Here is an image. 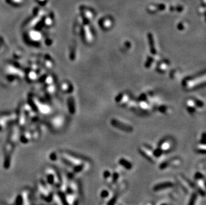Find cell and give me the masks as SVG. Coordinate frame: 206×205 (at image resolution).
<instances>
[{
    "mask_svg": "<svg viewBox=\"0 0 206 205\" xmlns=\"http://www.w3.org/2000/svg\"><path fill=\"white\" fill-rule=\"evenodd\" d=\"M195 151L198 154H201V155H205L206 153V147H205V143H202V142H199L196 145L195 147Z\"/></svg>",
    "mask_w": 206,
    "mask_h": 205,
    "instance_id": "ac0fdd59",
    "label": "cell"
},
{
    "mask_svg": "<svg viewBox=\"0 0 206 205\" xmlns=\"http://www.w3.org/2000/svg\"><path fill=\"white\" fill-rule=\"evenodd\" d=\"M123 170L121 169L120 167H117L113 169V173H112V183L110 187L114 188L116 187L118 184L121 182V179H122V177L123 175Z\"/></svg>",
    "mask_w": 206,
    "mask_h": 205,
    "instance_id": "30bf717a",
    "label": "cell"
},
{
    "mask_svg": "<svg viewBox=\"0 0 206 205\" xmlns=\"http://www.w3.org/2000/svg\"><path fill=\"white\" fill-rule=\"evenodd\" d=\"M43 176L45 178L43 180L52 188H58L63 179V175L61 172L53 166L46 167L43 172Z\"/></svg>",
    "mask_w": 206,
    "mask_h": 205,
    "instance_id": "7a4b0ae2",
    "label": "cell"
},
{
    "mask_svg": "<svg viewBox=\"0 0 206 205\" xmlns=\"http://www.w3.org/2000/svg\"><path fill=\"white\" fill-rule=\"evenodd\" d=\"M205 82V75H203L202 77H194L189 79L188 80H186L184 81V87L188 89H191L196 88L197 86H198L200 83Z\"/></svg>",
    "mask_w": 206,
    "mask_h": 205,
    "instance_id": "8fae6325",
    "label": "cell"
},
{
    "mask_svg": "<svg viewBox=\"0 0 206 205\" xmlns=\"http://www.w3.org/2000/svg\"><path fill=\"white\" fill-rule=\"evenodd\" d=\"M117 163L118 164V166L123 171H131L133 167H134V164H133L132 162L126 157H124V156H121V157L119 158L117 161Z\"/></svg>",
    "mask_w": 206,
    "mask_h": 205,
    "instance_id": "7c38bea8",
    "label": "cell"
},
{
    "mask_svg": "<svg viewBox=\"0 0 206 205\" xmlns=\"http://www.w3.org/2000/svg\"><path fill=\"white\" fill-rule=\"evenodd\" d=\"M83 32H84L83 37H84V39H85V41L88 43L92 41V40H93V33H92L89 27H88V26L84 27Z\"/></svg>",
    "mask_w": 206,
    "mask_h": 205,
    "instance_id": "e0dca14e",
    "label": "cell"
},
{
    "mask_svg": "<svg viewBox=\"0 0 206 205\" xmlns=\"http://www.w3.org/2000/svg\"><path fill=\"white\" fill-rule=\"evenodd\" d=\"M189 195V198L188 202V204L187 205H197V201H198L199 197L200 196L197 191L194 190V191H192Z\"/></svg>",
    "mask_w": 206,
    "mask_h": 205,
    "instance_id": "2e32d148",
    "label": "cell"
},
{
    "mask_svg": "<svg viewBox=\"0 0 206 205\" xmlns=\"http://www.w3.org/2000/svg\"><path fill=\"white\" fill-rule=\"evenodd\" d=\"M167 64L165 63V62H162V63H159L158 65V71H161V72H164L166 71V69L167 68Z\"/></svg>",
    "mask_w": 206,
    "mask_h": 205,
    "instance_id": "7402d4cb",
    "label": "cell"
},
{
    "mask_svg": "<svg viewBox=\"0 0 206 205\" xmlns=\"http://www.w3.org/2000/svg\"><path fill=\"white\" fill-rule=\"evenodd\" d=\"M52 189L43 179H41L37 183V191L39 196L48 203H51L53 200L54 193L52 192Z\"/></svg>",
    "mask_w": 206,
    "mask_h": 205,
    "instance_id": "3957f363",
    "label": "cell"
},
{
    "mask_svg": "<svg viewBox=\"0 0 206 205\" xmlns=\"http://www.w3.org/2000/svg\"><path fill=\"white\" fill-rule=\"evenodd\" d=\"M117 100L119 103L124 105L127 102H128L129 100V95L127 93H122L121 95H120V96L118 97Z\"/></svg>",
    "mask_w": 206,
    "mask_h": 205,
    "instance_id": "d6986e66",
    "label": "cell"
},
{
    "mask_svg": "<svg viewBox=\"0 0 206 205\" xmlns=\"http://www.w3.org/2000/svg\"><path fill=\"white\" fill-rule=\"evenodd\" d=\"M183 164V160L180 157H173L166 161H162L159 164V169L161 171H165L168 169H175L181 166Z\"/></svg>",
    "mask_w": 206,
    "mask_h": 205,
    "instance_id": "52a82bcc",
    "label": "cell"
},
{
    "mask_svg": "<svg viewBox=\"0 0 206 205\" xmlns=\"http://www.w3.org/2000/svg\"><path fill=\"white\" fill-rule=\"evenodd\" d=\"M140 107L143 109H148L149 108V105L145 101H142L140 103Z\"/></svg>",
    "mask_w": 206,
    "mask_h": 205,
    "instance_id": "d4e9b609",
    "label": "cell"
},
{
    "mask_svg": "<svg viewBox=\"0 0 206 205\" xmlns=\"http://www.w3.org/2000/svg\"><path fill=\"white\" fill-rule=\"evenodd\" d=\"M176 185H177V182H176L175 180H173L172 179H165L156 183V184L153 186L152 190L154 192L159 193L161 192V191L170 190L172 189V188H175Z\"/></svg>",
    "mask_w": 206,
    "mask_h": 205,
    "instance_id": "8992f818",
    "label": "cell"
},
{
    "mask_svg": "<svg viewBox=\"0 0 206 205\" xmlns=\"http://www.w3.org/2000/svg\"><path fill=\"white\" fill-rule=\"evenodd\" d=\"M112 124L113 126L120 129V130L121 131H126V132H131L133 130L131 126H129L128 125H126V124H124L122 122H120V121H119L118 120H115V119L113 120L112 121Z\"/></svg>",
    "mask_w": 206,
    "mask_h": 205,
    "instance_id": "5bb4252c",
    "label": "cell"
},
{
    "mask_svg": "<svg viewBox=\"0 0 206 205\" xmlns=\"http://www.w3.org/2000/svg\"><path fill=\"white\" fill-rule=\"evenodd\" d=\"M127 187V182L121 181L120 184H118L116 187H114L115 193H113L112 197L107 201L101 202L99 205H116L121 194L123 193L126 190Z\"/></svg>",
    "mask_w": 206,
    "mask_h": 205,
    "instance_id": "277c9868",
    "label": "cell"
},
{
    "mask_svg": "<svg viewBox=\"0 0 206 205\" xmlns=\"http://www.w3.org/2000/svg\"><path fill=\"white\" fill-rule=\"evenodd\" d=\"M59 159L76 175L88 172L92 166L91 161L88 158L67 151L61 152Z\"/></svg>",
    "mask_w": 206,
    "mask_h": 205,
    "instance_id": "6da1fadb",
    "label": "cell"
},
{
    "mask_svg": "<svg viewBox=\"0 0 206 205\" xmlns=\"http://www.w3.org/2000/svg\"><path fill=\"white\" fill-rule=\"evenodd\" d=\"M150 36V47H151V51L153 53H156V50H155V47H154V43H153V39L151 35H149Z\"/></svg>",
    "mask_w": 206,
    "mask_h": 205,
    "instance_id": "603a6c76",
    "label": "cell"
},
{
    "mask_svg": "<svg viewBox=\"0 0 206 205\" xmlns=\"http://www.w3.org/2000/svg\"><path fill=\"white\" fill-rule=\"evenodd\" d=\"M50 159L51 160V161H58V160L59 159V155H58V154H56V153H51L50 156Z\"/></svg>",
    "mask_w": 206,
    "mask_h": 205,
    "instance_id": "cb8c5ba5",
    "label": "cell"
},
{
    "mask_svg": "<svg viewBox=\"0 0 206 205\" xmlns=\"http://www.w3.org/2000/svg\"><path fill=\"white\" fill-rule=\"evenodd\" d=\"M176 182L180 186V188L187 195H189L192 191L196 190L194 182H191L183 174H179L175 179Z\"/></svg>",
    "mask_w": 206,
    "mask_h": 205,
    "instance_id": "5b68a950",
    "label": "cell"
},
{
    "mask_svg": "<svg viewBox=\"0 0 206 205\" xmlns=\"http://www.w3.org/2000/svg\"><path fill=\"white\" fill-rule=\"evenodd\" d=\"M112 173H113V169H105L102 172L103 179L107 182V184L109 186H110L111 183H112Z\"/></svg>",
    "mask_w": 206,
    "mask_h": 205,
    "instance_id": "9a60e30c",
    "label": "cell"
},
{
    "mask_svg": "<svg viewBox=\"0 0 206 205\" xmlns=\"http://www.w3.org/2000/svg\"><path fill=\"white\" fill-rule=\"evenodd\" d=\"M114 193H115L114 188H112V187L103 188L99 190V197L100 198V199H101L102 202L105 201L112 197Z\"/></svg>",
    "mask_w": 206,
    "mask_h": 205,
    "instance_id": "4fadbf2b",
    "label": "cell"
},
{
    "mask_svg": "<svg viewBox=\"0 0 206 205\" xmlns=\"http://www.w3.org/2000/svg\"><path fill=\"white\" fill-rule=\"evenodd\" d=\"M112 24H113V21L111 20L110 19H105V20H104L102 23V28H104L105 29H110L111 28V27H112Z\"/></svg>",
    "mask_w": 206,
    "mask_h": 205,
    "instance_id": "ffe728a7",
    "label": "cell"
},
{
    "mask_svg": "<svg viewBox=\"0 0 206 205\" xmlns=\"http://www.w3.org/2000/svg\"><path fill=\"white\" fill-rule=\"evenodd\" d=\"M158 205H172L169 203L168 202H161V203H159Z\"/></svg>",
    "mask_w": 206,
    "mask_h": 205,
    "instance_id": "484cf974",
    "label": "cell"
},
{
    "mask_svg": "<svg viewBox=\"0 0 206 205\" xmlns=\"http://www.w3.org/2000/svg\"><path fill=\"white\" fill-rule=\"evenodd\" d=\"M143 205H156V204L153 203H152V202H148V203H145Z\"/></svg>",
    "mask_w": 206,
    "mask_h": 205,
    "instance_id": "4316f807",
    "label": "cell"
},
{
    "mask_svg": "<svg viewBox=\"0 0 206 205\" xmlns=\"http://www.w3.org/2000/svg\"><path fill=\"white\" fill-rule=\"evenodd\" d=\"M186 105L189 109H192V108H194L196 106V101L194 100V99H189L186 101Z\"/></svg>",
    "mask_w": 206,
    "mask_h": 205,
    "instance_id": "44dd1931",
    "label": "cell"
},
{
    "mask_svg": "<svg viewBox=\"0 0 206 205\" xmlns=\"http://www.w3.org/2000/svg\"><path fill=\"white\" fill-rule=\"evenodd\" d=\"M153 148L150 145L143 144L138 147V152L142 155L143 158L151 163H155L157 161V159L155 158L153 153Z\"/></svg>",
    "mask_w": 206,
    "mask_h": 205,
    "instance_id": "ba28073f",
    "label": "cell"
},
{
    "mask_svg": "<svg viewBox=\"0 0 206 205\" xmlns=\"http://www.w3.org/2000/svg\"><path fill=\"white\" fill-rule=\"evenodd\" d=\"M175 145L174 140L171 137H166L162 139L158 145V148L164 154L172 151Z\"/></svg>",
    "mask_w": 206,
    "mask_h": 205,
    "instance_id": "9c48e42d",
    "label": "cell"
}]
</instances>
